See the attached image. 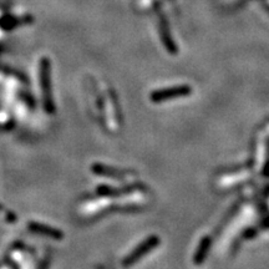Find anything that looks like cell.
Instances as JSON below:
<instances>
[{"label":"cell","instance_id":"obj_5","mask_svg":"<svg viewBox=\"0 0 269 269\" xmlns=\"http://www.w3.org/2000/svg\"><path fill=\"white\" fill-rule=\"evenodd\" d=\"M209 244H211V238L206 237V238L203 239V242L201 243V246H199V248H198V251H197L196 256H194V263L199 264V263H202V262L204 261V258H206V254H207V251H208V248H209Z\"/></svg>","mask_w":269,"mask_h":269},{"label":"cell","instance_id":"obj_4","mask_svg":"<svg viewBox=\"0 0 269 269\" xmlns=\"http://www.w3.org/2000/svg\"><path fill=\"white\" fill-rule=\"evenodd\" d=\"M92 171L95 172L96 175H101V176L106 177H112V179H122L125 177V174L117 171L115 169H110V167H106L103 165H93Z\"/></svg>","mask_w":269,"mask_h":269},{"label":"cell","instance_id":"obj_3","mask_svg":"<svg viewBox=\"0 0 269 269\" xmlns=\"http://www.w3.org/2000/svg\"><path fill=\"white\" fill-rule=\"evenodd\" d=\"M29 228H30L33 232H35V233L41 234V236L51 237V238H55V239L63 238V233H61L60 231H58V229H55V228H51V227H49V226H45V224L31 222V223H29Z\"/></svg>","mask_w":269,"mask_h":269},{"label":"cell","instance_id":"obj_2","mask_svg":"<svg viewBox=\"0 0 269 269\" xmlns=\"http://www.w3.org/2000/svg\"><path fill=\"white\" fill-rule=\"evenodd\" d=\"M191 90L192 89L189 86H176V88L155 91V92L151 93V101H154V102H164V101H169L171 98L189 95Z\"/></svg>","mask_w":269,"mask_h":269},{"label":"cell","instance_id":"obj_1","mask_svg":"<svg viewBox=\"0 0 269 269\" xmlns=\"http://www.w3.org/2000/svg\"><path fill=\"white\" fill-rule=\"evenodd\" d=\"M159 243H160V239L157 238V237H155V236L150 237V238H147L146 241L142 242L140 246H137L132 253L128 254V256L123 259L122 264L125 267L132 266V264H135L136 262H139L142 257L146 256L147 253H150L152 249L156 248V247L159 246Z\"/></svg>","mask_w":269,"mask_h":269}]
</instances>
